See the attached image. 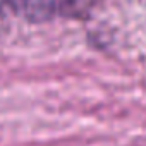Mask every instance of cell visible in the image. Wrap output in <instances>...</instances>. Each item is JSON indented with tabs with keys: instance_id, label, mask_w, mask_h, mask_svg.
Listing matches in <instances>:
<instances>
[{
	"instance_id": "1",
	"label": "cell",
	"mask_w": 146,
	"mask_h": 146,
	"mask_svg": "<svg viewBox=\"0 0 146 146\" xmlns=\"http://www.w3.org/2000/svg\"><path fill=\"white\" fill-rule=\"evenodd\" d=\"M9 7L21 17L41 23L78 16L88 7V0H9Z\"/></svg>"
},
{
	"instance_id": "2",
	"label": "cell",
	"mask_w": 146,
	"mask_h": 146,
	"mask_svg": "<svg viewBox=\"0 0 146 146\" xmlns=\"http://www.w3.org/2000/svg\"><path fill=\"white\" fill-rule=\"evenodd\" d=\"M9 7V0H0V12H2V9Z\"/></svg>"
}]
</instances>
